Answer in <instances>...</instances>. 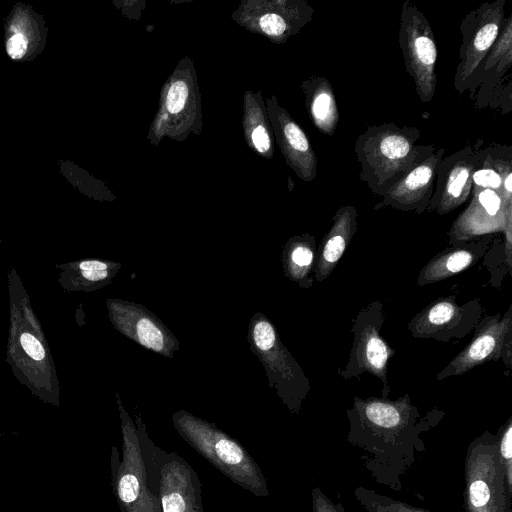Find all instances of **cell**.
<instances>
[{
  "instance_id": "1",
  "label": "cell",
  "mask_w": 512,
  "mask_h": 512,
  "mask_svg": "<svg viewBox=\"0 0 512 512\" xmlns=\"http://www.w3.org/2000/svg\"><path fill=\"white\" fill-rule=\"evenodd\" d=\"M440 412L421 416L418 408L405 394L396 400L384 397H354L347 410L350 423L348 440L372 456L367 467L377 481L395 486L399 476L423 450L420 434L434 426Z\"/></svg>"
},
{
  "instance_id": "2",
  "label": "cell",
  "mask_w": 512,
  "mask_h": 512,
  "mask_svg": "<svg viewBox=\"0 0 512 512\" xmlns=\"http://www.w3.org/2000/svg\"><path fill=\"white\" fill-rule=\"evenodd\" d=\"M417 127L395 123L371 125L354 146L360 164L359 180L382 197L417 161L424 144H418Z\"/></svg>"
},
{
  "instance_id": "3",
  "label": "cell",
  "mask_w": 512,
  "mask_h": 512,
  "mask_svg": "<svg viewBox=\"0 0 512 512\" xmlns=\"http://www.w3.org/2000/svg\"><path fill=\"white\" fill-rule=\"evenodd\" d=\"M173 423L183 440L233 483L258 497L270 495L260 466L239 441L183 411L174 414Z\"/></svg>"
},
{
  "instance_id": "4",
  "label": "cell",
  "mask_w": 512,
  "mask_h": 512,
  "mask_svg": "<svg viewBox=\"0 0 512 512\" xmlns=\"http://www.w3.org/2000/svg\"><path fill=\"white\" fill-rule=\"evenodd\" d=\"M150 492L161 512H203L201 483L197 472L175 452H166L137 429Z\"/></svg>"
},
{
  "instance_id": "5",
  "label": "cell",
  "mask_w": 512,
  "mask_h": 512,
  "mask_svg": "<svg viewBox=\"0 0 512 512\" xmlns=\"http://www.w3.org/2000/svg\"><path fill=\"white\" fill-rule=\"evenodd\" d=\"M509 491L498 453V436L484 432L470 443L465 460L466 512H512Z\"/></svg>"
},
{
  "instance_id": "6",
  "label": "cell",
  "mask_w": 512,
  "mask_h": 512,
  "mask_svg": "<svg viewBox=\"0 0 512 512\" xmlns=\"http://www.w3.org/2000/svg\"><path fill=\"white\" fill-rule=\"evenodd\" d=\"M385 306L375 300L362 308L352 321L353 341L349 360L344 369H338V375L345 380L357 378L363 373H370L383 384L381 397L388 398L390 387L387 378L389 359L395 355L381 336L380 331L385 321Z\"/></svg>"
},
{
  "instance_id": "7",
  "label": "cell",
  "mask_w": 512,
  "mask_h": 512,
  "mask_svg": "<svg viewBox=\"0 0 512 512\" xmlns=\"http://www.w3.org/2000/svg\"><path fill=\"white\" fill-rule=\"evenodd\" d=\"M398 39L405 69L413 78L417 96L422 103L431 102L437 83V45L428 19L409 0L402 4Z\"/></svg>"
},
{
  "instance_id": "8",
  "label": "cell",
  "mask_w": 512,
  "mask_h": 512,
  "mask_svg": "<svg viewBox=\"0 0 512 512\" xmlns=\"http://www.w3.org/2000/svg\"><path fill=\"white\" fill-rule=\"evenodd\" d=\"M506 0L485 2L470 11L460 24L462 43L455 69L454 88L468 91L482 60L495 44L505 22Z\"/></svg>"
},
{
  "instance_id": "9",
  "label": "cell",
  "mask_w": 512,
  "mask_h": 512,
  "mask_svg": "<svg viewBox=\"0 0 512 512\" xmlns=\"http://www.w3.org/2000/svg\"><path fill=\"white\" fill-rule=\"evenodd\" d=\"M494 232H504L506 261L511 269L512 204L505 203L494 190L473 188L468 207L448 232L449 243H464Z\"/></svg>"
},
{
  "instance_id": "10",
  "label": "cell",
  "mask_w": 512,
  "mask_h": 512,
  "mask_svg": "<svg viewBox=\"0 0 512 512\" xmlns=\"http://www.w3.org/2000/svg\"><path fill=\"white\" fill-rule=\"evenodd\" d=\"M512 307L501 315L497 313L481 319L472 340L442 369L436 380L459 376L487 362L506 358L511 362Z\"/></svg>"
},
{
  "instance_id": "11",
  "label": "cell",
  "mask_w": 512,
  "mask_h": 512,
  "mask_svg": "<svg viewBox=\"0 0 512 512\" xmlns=\"http://www.w3.org/2000/svg\"><path fill=\"white\" fill-rule=\"evenodd\" d=\"M123 457L118 464L115 491L122 512H161L160 504L148 487L138 432L121 409Z\"/></svg>"
},
{
  "instance_id": "12",
  "label": "cell",
  "mask_w": 512,
  "mask_h": 512,
  "mask_svg": "<svg viewBox=\"0 0 512 512\" xmlns=\"http://www.w3.org/2000/svg\"><path fill=\"white\" fill-rule=\"evenodd\" d=\"M482 312V305L477 299L460 305L455 296L441 297L414 315L408 323V330L418 339L461 340L475 330L482 319Z\"/></svg>"
},
{
  "instance_id": "13",
  "label": "cell",
  "mask_w": 512,
  "mask_h": 512,
  "mask_svg": "<svg viewBox=\"0 0 512 512\" xmlns=\"http://www.w3.org/2000/svg\"><path fill=\"white\" fill-rule=\"evenodd\" d=\"M483 145L484 140L477 139L441 159L427 212L445 215L469 200L473 189V174Z\"/></svg>"
},
{
  "instance_id": "14",
  "label": "cell",
  "mask_w": 512,
  "mask_h": 512,
  "mask_svg": "<svg viewBox=\"0 0 512 512\" xmlns=\"http://www.w3.org/2000/svg\"><path fill=\"white\" fill-rule=\"evenodd\" d=\"M444 154L445 148L424 144L412 168L381 197L374 209L392 207L417 214L425 212L434 193L438 167Z\"/></svg>"
},
{
  "instance_id": "15",
  "label": "cell",
  "mask_w": 512,
  "mask_h": 512,
  "mask_svg": "<svg viewBox=\"0 0 512 512\" xmlns=\"http://www.w3.org/2000/svg\"><path fill=\"white\" fill-rule=\"evenodd\" d=\"M11 302L12 325L8 356L14 373L17 377L21 374L20 379L25 380V384H40L39 377L44 385L48 384L49 376L55 374V369L50 355L47 354L46 341L41 339V327L34 323V315L28 325L27 320L20 316L16 304L12 300Z\"/></svg>"
},
{
  "instance_id": "16",
  "label": "cell",
  "mask_w": 512,
  "mask_h": 512,
  "mask_svg": "<svg viewBox=\"0 0 512 512\" xmlns=\"http://www.w3.org/2000/svg\"><path fill=\"white\" fill-rule=\"evenodd\" d=\"M357 210L352 205L340 207L332 217V225L325 234L316 254L315 279H327L350 245L357 230Z\"/></svg>"
},
{
  "instance_id": "17",
  "label": "cell",
  "mask_w": 512,
  "mask_h": 512,
  "mask_svg": "<svg viewBox=\"0 0 512 512\" xmlns=\"http://www.w3.org/2000/svg\"><path fill=\"white\" fill-rule=\"evenodd\" d=\"M488 247L485 240H470L452 245L423 266L417 278V285L434 284L470 268L487 252Z\"/></svg>"
},
{
  "instance_id": "18",
  "label": "cell",
  "mask_w": 512,
  "mask_h": 512,
  "mask_svg": "<svg viewBox=\"0 0 512 512\" xmlns=\"http://www.w3.org/2000/svg\"><path fill=\"white\" fill-rule=\"evenodd\" d=\"M512 67V15L506 17L504 26L491 50L480 63L468 89L470 96L477 88L484 92L510 74Z\"/></svg>"
},
{
  "instance_id": "19",
  "label": "cell",
  "mask_w": 512,
  "mask_h": 512,
  "mask_svg": "<svg viewBox=\"0 0 512 512\" xmlns=\"http://www.w3.org/2000/svg\"><path fill=\"white\" fill-rule=\"evenodd\" d=\"M304 88L314 125L324 135L333 136L339 123V110L331 82L315 76L305 82Z\"/></svg>"
},
{
  "instance_id": "20",
  "label": "cell",
  "mask_w": 512,
  "mask_h": 512,
  "mask_svg": "<svg viewBox=\"0 0 512 512\" xmlns=\"http://www.w3.org/2000/svg\"><path fill=\"white\" fill-rule=\"evenodd\" d=\"M509 175H512V147L490 144L481 149L473 188L494 190L503 199V183Z\"/></svg>"
},
{
  "instance_id": "21",
  "label": "cell",
  "mask_w": 512,
  "mask_h": 512,
  "mask_svg": "<svg viewBox=\"0 0 512 512\" xmlns=\"http://www.w3.org/2000/svg\"><path fill=\"white\" fill-rule=\"evenodd\" d=\"M290 270L295 279L299 280L303 286L312 285V272L315 270L316 251L314 237L307 235L300 239L290 250L289 255Z\"/></svg>"
},
{
  "instance_id": "22",
  "label": "cell",
  "mask_w": 512,
  "mask_h": 512,
  "mask_svg": "<svg viewBox=\"0 0 512 512\" xmlns=\"http://www.w3.org/2000/svg\"><path fill=\"white\" fill-rule=\"evenodd\" d=\"M355 496L368 512H430L410 504L382 496L373 490L358 487Z\"/></svg>"
},
{
  "instance_id": "23",
  "label": "cell",
  "mask_w": 512,
  "mask_h": 512,
  "mask_svg": "<svg viewBox=\"0 0 512 512\" xmlns=\"http://www.w3.org/2000/svg\"><path fill=\"white\" fill-rule=\"evenodd\" d=\"M498 453L508 489L512 492V418L508 419L498 435Z\"/></svg>"
},
{
  "instance_id": "24",
  "label": "cell",
  "mask_w": 512,
  "mask_h": 512,
  "mask_svg": "<svg viewBox=\"0 0 512 512\" xmlns=\"http://www.w3.org/2000/svg\"><path fill=\"white\" fill-rule=\"evenodd\" d=\"M136 336L138 341L146 348L161 351L164 347V335L162 331L150 319L140 318L136 322Z\"/></svg>"
},
{
  "instance_id": "25",
  "label": "cell",
  "mask_w": 512,
  "mask_h": 512,
  "mask_svg": "<svg viewBox=\"0 0 512 512\" xmlns=\"http://www.w3.org/2000/svg\"><path fill=\"white\" fill-rule=\"evenodd\" d=\"M188 87L185 82L179 80L174 82L167 93L166 107L170 113L180 112L188 97Z\"/></svg>"
},
{
  "instance_id": "26",
  "label": "cell",
  "mask_w": 512,
  "mask_h": 512,
  "mask_svg": "<svg viewBox=\"0 0 512 512\" xmlns=\"http://www.w3.org/2000/svg\"><path fill=\"white\" fill-rule=\"evenodd\" d=\"M253 338L256 346L263 351L272 349L277 340L274 328L267 321H260L255 325Z\"/></svg>"
},
{
  "instance_id": "27",
  "label": "cell",
  "mask_w": 512,
  "mask_h": 512,
  "mask_svg": "<svg viewBox=\"0 0 512 512\" xmlns=\"http://www.w3.org/2000/svg\"><path fill=\"white\" fill-rule=\"evenodd\" d=\"M260 26L263 32L272 36H281L288 31V21L277 13H268L261 17Z\"/></svg>"
},
{
  "instance_id": "28",
  "label": "cell",
  "mask_w": 512,
  "mask_h": 512,
  "mask_svg": "<svg viewBox=\"0 0 512 512\" xmlns=\"http://www.w3.org/2000/svg\"><path fill=\"white\" fill-rule=\"evenodd\" d=\"M313 512H345L343 506L334 504L319 488L312 489Z\"/></svg>"
},
{
  "instance_id": "29",
  "label": "cell",
  "mask_w": 512,
  "mask_h": 512,
  "mask_svg": "<svg viewBox=\"0 0 512 512\" xmlns=\"http://www.w3.org/2000/svg\"><path fill=\"white\" fill-rule=\"evenodd\" d=\"M27 40L22 34L12 36L7 42V53L13 59L21 58L26 52Z\"/></svg>"
},
{
  "instance_id": "30",
  "label": "cell",
  "mask_w": 512,
  "mask_h": 512,
  "mask_svg": "<svg viewBox=\"0 0 512 512\" xmlns=\"http://www.w3.org/2000/svg\"><path fill=\"white\" fill-rule=\"evenodd\" d=\"M252 141H253L255 148L259 152H267L270 149L269 135H268L267 131L265 130V128H263L262 126L257 127L252 132Z\"/></svg>"
},
{
  "instance_id": "31",
  "label": "cell",
  "mask_w": 512,
  "mask_h": 512,
  "mask_svg": "<svg viewBox=\"0 0 512 512\" xmlns=\"http://www.w3.org/2000/svg\"><path fill=\"white\" fill-rule=\"evenodd\" d=\"M73 269L79 270L72 266ZM80 271V277L86 281L89 282H98L101 280H104L108 277V271L107 270H79Z\"/></svg>"
},
{
  "instance_id": "32",
  "label": "cell",
  "mask_w": 512,
  "mask_h": 512,
  "mask_svg": "<svg viewBox=\"0 0 512 512\" xmlns=\"http://www.w3.org/2000/svg\"><path fill=\"white\" fill-rule=\"evenodd\" d=\"M73 267L79 270H107L108 265L105 262L99 260H84L77 264H72Z\"/></svg>"
}]
</instances>
